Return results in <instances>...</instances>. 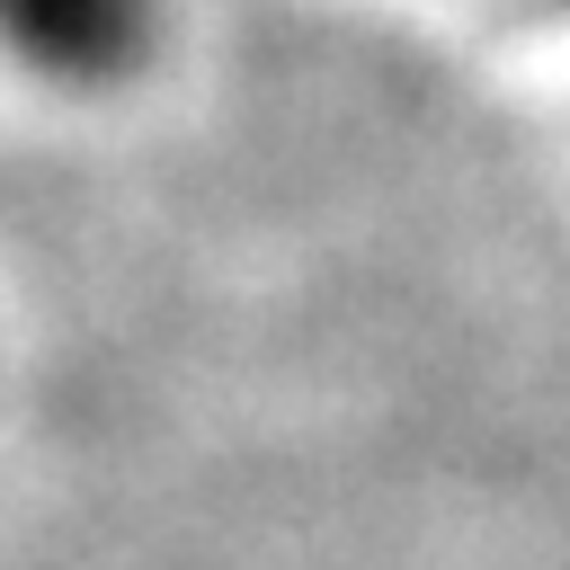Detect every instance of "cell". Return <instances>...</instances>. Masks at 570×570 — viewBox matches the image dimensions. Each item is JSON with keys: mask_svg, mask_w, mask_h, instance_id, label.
I'll return each mask as SVG.
<instances>
[{"mask_svg": "<svg viewBox=\"0 0 570 570\" xmlns=\"http://www.w3.org/2000/svg\"><path fill=\"white\" fill-rule=\"evenodd\" d=\"M0 45L53 89H107L142 62V0H0Z\"/></svg>", "mask_w": 570, "mask_h": 570, "instance_id": "6da1fadb", "label": "cell"}]
</instances>
